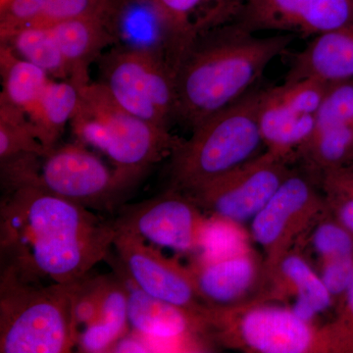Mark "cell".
Returning <instances> with one entry per match:
<instances>
[{
    "label": "cell",
    "mask_w": 353,
    "mask_h": 353,
    "mask_svg": "<svg viewBox=\"0 0 353 353\" xmlns=\"http://www.w3.org/2000/svg\"><path fill=\"white\" fill-rule=\"evenodd\" d=\"M114 222L34 188L3 190L1 265L22 277L68 284L82 280L113 246Z\"/></svg>",
    "instance_id": "cell-1"
},
{
    "label": "cell",
    "mask_w": 353,
    "mask_h": 353,
    "mask_svg": "<svg viewBox=\"0 0 353 353\" xmlns=\"http://www.w3.org/2000/svg\"><path fill=\"white\" fill-rule=\"evenodd\" d=\"M296 37L260 36L236 22L202 32L175 70V120L190 130L259 85L265 70Z\"/></svg>",
    "instance_id": "cell-2"
},
{
    "label": "cell",
    "mask_w": 353,
    "mask_h": 353,
    "mask_svg": "<svg viewBox=\"0 0 353 353\" xmlns=\"http://www.w3.org/2000/svg\"><path fill=\"white\" fill-rule=\"evenodd\" d=\"M78 282L43 285L1 265L0 352H71L78 341L74 313Z\"/></svg>",
    "instance_id": "cell-3"
},
{
    "label": "cell",
    "mask_w": 353,
    "mask_h": 353,
    "mask_svg": "<svg viewBox=\"0 0 353 353\" xmlns=\"http://www.w3.org/2000/svg\"><path fill=\"white\" fill-rule=\"evenodd\" d=\"M70 125L77 143L104 153L131 187L152 165L170 158L182 143L169 129L121 108L99 82L81 88Z\"/></svg>",
    "instance_id": "cell-4"
},
{
    "label": "cell",
    "mask_w": 353,
    "mask_h": 353,
    "mask_svg": "<svg viewBox=\"0 0 353 353\" xmlns=\"http://www.w3.org/2000/svg\"><path fill=\"white\" fill-rule=\"evenodd\" d=\"M265 88L256 85L192 130L170 157L167 190L187 192L233 170L263 145L259 108Z\"/></svg>",
    "instance_id": "cell-5"
},
{
    "label": "cell",
    "mask_w": 353,
    "mask_h": 353,
    "mask_svg": "<svg viewBox=\"0 0 353 353\" xmlns=\"http://www.w3.org/2000/svg\"><path fill=\"white\" fill-rule=\"evenodd\" d=\"M3 190L30 187L88 209L112 210L130 190L114 169L81 143L0 161Z\"/></svg>",
    "instance_id": "cell-6"
},
{
    "label": "cell",
    "mask_w": 353,
    "mask_h": 353,
    "mask_svg": "<svg viewBox=\"0 0 353 353\" xmlns=\"http://www.w3.org/2000/svg\"><path fill=\"white\" fill-rule=\"evenodd\" d=\"M210 340L246 353H332L324 326L306 321L289 306L254 299L233 306H204Z\"/></svg>",
    "instance_id": "cell-7"
},
{
    "label": "cell",
    "mask_w": 353,
    "mask_h": 353,
    "mask_svg": "<svg viewBox=\"0 0 353 353\" xmlns=\"http://www.w3.org/2000/svg\"><path fill=\"white\" fill-rule=\"evenodd\" d=\"M101 81L128 112L169 129L175 120V75L161 48L116 46L99 57Z\"/></svg>",
    "instance_id": "cell-8"
},
{
    "label": "cell",
    "mask_w": 353,
    "mask_h": 353,
    "mask_svg": "<svg viewBox=\"0 0 353 353\" xmlns=\"http://www.w3.org/2000/svg\"><path fill=\"white\" fill-rule=\"evenodd\" d=\"M316 183L304 169L292 170L250 221V236L263 250L266 268L296 248L328 209Z\"/></svg>",
    "instance_id": "cell-9"
},
{
    "label": "cell",
    "mask_w": 353,
    "mask_h": 353,
    "mask_svg": "<svg viewBox=\"0 0 353 353\" xmlns=\"http://www.w3.org/2000/svg\"><path fill=\"white\" fill-rule=\"evenodd\" d=\"M292 170L290 162L264 152L183 194L211 215L241 225L252 220Z\"/></svg>",
    "instance_id": "cell-10"
},
{
    "label": "cell",
    "mask_w": 353,
    "mask_h": 353,
    "mask_svg": "<svg viewBox=\"0 0 353 353\" xmlns=\"http://www.w3.org/2000/svg\"><path fill=\"white\" fill-rule=\"evenodd\" d=\"M208 220L183 192L167 190L161 196L123 208L114 225L160 250L194 253L201 250Z\"/></svg>",
    "instance_id": "cell-11"
},
{
    "label": "cell",
    "mask_w": 353,
    "mask_h": 353,
    "mask_svg": "<svg viewBox=\"0 0 353 353\" xmlns=\"http://www.w3.org/2000/svg\"><path fill=\"white\" fill-rule=\"evenodd\" d=\"M128 294V320L132 333L143 336L153 352H208L214 343L201 313L192 312L146 294L120 274Z\"/></svg>",
    "instance_id": "cell-12"
},
{
    "label": "cell",
    "mask_w": 353,
    "mask_h": 353,
    "mask_svg": "<svg viewBox=\"0 0 353 353\" xmlns=\"http://www.w3.org/2000/svg\"><path fill=\"white\" fill-rule=\"evenodd\" d=\"M116 231L113 245L121 267L137 287L160 301L201 313L205 304L197 294L189 266L166 256L131 232L119 228Z\"/></svg>",
    "instance_id": "cell-13"
},
{
    "label": "cell",
    "mask_w": 353,
    "mask_h": 353,
    "mask_svg": "<svg viewBox=\"0 0 353 353\" xmlns=\"http://www.w3.org/2000/svg\"><path fill=\"white\" fill-rule=\"evenodd\" d=\"M248 31L301 39L353 23V0H246L236 21Z\"/></svg>",
    "instance_id": "cell-14"
},
{
    "label": "cell",
    "mask_w": 353,
    "mask_h": 353,
    "mask_svg": "<svg viewBox=\"0 0 353 353\" xmlns=\"http://www.w3.org/2000/svg\"><path fill=\"white\" fill-rule=\"evenodd\" d=\"M296 160L319 182L324 172L353 162V82L330 85L314 130Z\"/></svg>",
    "instance_id": "cell-15"
},
{
    "label": "cell",
    "mask_w": 353,
    "mask_h": 353,
    "mask_svg": "<svg viewBox=\"0 0 353 353\" xmlns=\"http://www.w3.org/2000/svg\"><path fill=\"white\" fill-rule=\"evenodd\" d=\"M246 0H152L161 50L175 74L179 60L197 36L236 22Z\"/></svg>",
    "instance_id": "cell-16"
},
{
    "label": "cell",
    "mask_w": 353,
    "mask_h": 353,
    "mask_svg": "<svg viewBox=\"0 0 353 353\" xmlns=\"http://www.w3.org/2000/svg\"><path fill=\"white\" fill-rule=\"evenodd\" d=\"M202 303L233 306L257 299L265 279L264 257L250 246L216 259H196L189 266Z\"/></svg>",
    "instance_id": "cell-17"
},
{
    "label": "cell",
    "mask_w": 353,
    "mask_h": 353,
    "mask_svg": "<svg viewBox=\"0 0 353 353\" xmlns=\"http://www.w3.org/2000/svg\"><path fill=\"white\" fill-rule=\"evenodd\" d=\"M259 299L284 304L292 301L290 308L309 322L330 308L333 297L315 267L299 248H294L266 268Z\"/></svg>",
    "instance_id": "cell-18"
},
{
    "label": "cell",
    "mask_w": 353,
    "mask_h": 353,
    "mask_svg": "<svg viewBox=\"0 0 353 353\" xmlns=\"http://www.w3.org/2000/svg\"><path fill=\"white\" fill-rule=\"evenodd\" d=\"M314 79L334 85L353 81V23L318 34L294 55L284 82Z\"/></svg>",
    "instance_id": "cell-19"
},
{
    "label": "cell",
    "mask_w": 353,
    "mask_h": 353,
    "mask_svg": "<svg viewBox=\"0 0 353 353\" xmlns=\"http://www.w3.org/2000/svg\"><path fill=\"white\" fill-rule=\"evenodd\" d=\"M316 115L290 103L278 87L265 88L259 127L265 152L292 162L314 130Z\"/></svg>",
    "instance_id": "cell-20"
},
{
    "label": "cell",
    "mask_w": 353,
    "mask_h": 353,
    "mask_svg": "<svg viewBox=\"0 0 353 353\" xmlns=\"http://www.w3.org/2000/svg\"><path fill=\"white\" fill-rule=\"evenodd\" d=\"M69 69V80L83 88L90 83V64L117 43V28L99 18L66 21L51 27Z\"/></svg>",
    "instance_id": "cell-21"
},
{
    "label": "cell",
    "mask_w": 353,
    "mask_h": 353,
    "mask_svg": "<svg viewBox=\"0 0 353 353\" xmlns=\"http://www.w3.org/2000/svg\"><path fill=\"white\" fill-rule=\"evenodd\" d=\"M130 332L128 294L121 276H102L99 313L92 324L79 332L77 347L81 352H110Z\"/></svg>",
    "instance_id": "cell-22"
},
{
    "label": "cell",
    "mask_w": 353,
    "mask_h": 353,
    "mask_svg": "<svg viewBox=\"0 0 353 353\" xmlns=\"http://www.w3.org/2000/svg\"><path fill=\"white\" fill-rule=\"evenodd\" d=\"M81 88L70 80H50L28 118L46 152L57 146L80 102Z\"/></svg>",
    "instance_id": "cell-23"
},
{
    "label": "cell",
    "mask_w": 353,
    "mask_h": 353,
    "mask_svg": "<svg viewBox=\"0 0 353 353\" xmlns=\"http://www.w3.org/2000/svg\"><path fill=\"white\" fill-rule=\"evenodd\" d=\"M0 95L24 111L27 116L37 108L44 88L51 80L44 70L18 57L6 43L0 46Z\"/></svg>",
    "instance_id": "cell-24"
},
{
    "label": "cell",
    "mask_w": 353,
    "mask_h": 353,
    "mask_svg": "<svg viewBox=\"0 0 353 353\" xmlns=\"http://www.w3.org/2000/svg\"><path fill=\"white\" fill-rule=\"evenodd\" d=\"M18 57L44 70L53 79L69 80V69L51 28L24 27L6 43Z\"/></svg>",
    "instance_id": "cell-25"
},
{
    "label": "cell",
    "mask_w": 353,
    "mask_h": 353,
    "mask_svg": "<svg viewBox=\"0 0 353 353\" xmlns=\"http://www.w3.org/2000/svg\"><path fill=\"white\" fill-rule=\"evenodd\" d=\"M44 152L27 114L0 95V161L25 153Z\"/></svg>",
    "instance_id": "cell-26"
},
{
    "label": "cell",
    "mask_w": 353,
    "mask_h": 353,
    "mask_svg": "<svg viewBox=\"0 0 353 353\" xmlns=\"http://www.w3.org/2000/svg\"><path fill=\"white\" fill-rule=\"evenodd\" d=\"M310 246L318 262L353 257V233L327 209L296 248Z\"/></svg>",
    "instance_id": "cell-27"
},
{
    "label": "cell",
    "mask_w": 353,
    "mask_h": 353,
    "mask_svg": "<svg viewBox=\"0 0 353 353\" xmlns=\"http://www.w3.org/2000/svg\"><path fill=\"white\" fill-rule=\"evenodd\" d=\"M99 18L117 28L110 0H51L36 19L26 27L51 28L66 21Z\"/></svg>",
    "instance_id": "cell-28"
},
{
    "label": "cell",
    "mask_w": 353,
    "mask_h": 353,
    "mask_svg": "<svg viewBox=\"0 0 353 353\" xmlns=\"http://www.w3.org/2000/svg\"><path fill=\"white\" fill-rule=\"evenodd\" d=\"M319 185L331 214L353 233V162L324 172Z\"/></svg>",
    "instance_id": "cell-29"
},
{
    "label": "cell",
    "mask_w": 353,
    "mask_h": 353,
    "mask_svg": "<svg viewBox=\"0 0 353 353\" xmlns=\"http://www.w3.org/2000/svg\"><path fill=\"white\" fill-rule=\"evenodd\" d=\"M332 353H353V280L343 301L336 307V315L324 325Z\"/></svg>",
    "instance_id": "cell-30"
},
{
    "label": "cell",
    "mask_w": 353,
    "mask_h": 353,
    "mask_svg": "<svg viewBox=\"0 0 353 353\" xmlns=\"http://www.w3.org/2000/svg\"><path fill=\"white\" fill-rule=\"evenodd\" d=\"M51 0H8L0 8V41L6 43L13 34L29 25L43 12Z\"/></svg>",
    "instance_id": "cell-31"
},
{
    "label": "cell",
    "mask_w": 353,
    "mask_h": 353,
    "mask_svg": "<svg viewBox=\"0 0 353 353\" xmlns=\"http://www.w3.org/2000/svg\"><path fill=\"white\" fill-rule=\"evenodd\" d=\"M333 297L334 308L341 303L353 280V257H341L318 262L315 266Z\"/></svg>",
    "instance_id": "cell-32"
},
{
    "label": "cell",
    "mask_w": 353,
    "mask_h": 353,
    "mask_svg": "<svg viewBox=\"0 0 353 353\" xmlns=\"http://www.w3.org/2000/svg\"><path fill=\"white\" fill-rule=\"evenodd\" d=\"M148 1H150V0H110L113 12L115 14V17L117 18L118 21L120 20L123 11H124L127 7Z\"/></svg>",
    "instance_id": "cell-33"
},
{
    "label": "cell",
    "mask_w": 353,
    "mask_h": 353,
    "mask_svg": "<svg viewBox=\"0 0 353 353\" xmlns=\"http://www.w3.org/2000/svg\"><path fill=\"white\" fill-rule=\"evenodd\" d=\"M7 1H8V0H0V8H1V7H3L4 6H6V4L7 3Z\"/></svg>",
    "instance_id": "cell-34"
}]
</instances>
